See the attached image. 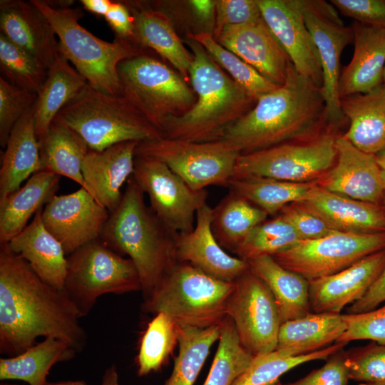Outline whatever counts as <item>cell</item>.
<instances>
[{
	"label": "cell",
	"mask_w": 385,
	"mask_h": 385,
	"mask_svg": "<svg viewBox=\"0 0 385 385\" xmlns=\"http://www.w3.org/2000/svg\"><path fill=\"white\" fill-rule=\"evenodd\" d=\"M240 154L221 140L194 142L164 137L139 142L135 150V155L163 163L197 190L210 185L227 187Z\"/></svg>",
	"instance_id": "11"
},
{
	"label": "cell",
	"mask_w": 385,
	"mask_h": 385,
	"mask_svg": "<svg viewBox=\"0 0 385 385\" xmlns=\"http://www.w3.org/2000/svg\"><path fill=\"white\" fill-rule=\"evenodd\" d=\"M315 182L294 183L281 180L248 177L231 179L228 188L256 206L273 215L286 205L301 202L309 195Z\"/></svg>",
	"instance_id": "37"
},
{
	"label": "cell",
	"mask_w": 385,
	"mask_h": 385,
	"mask_svg": "<svg viewBox=\"0 0 385 385\" xmlns=\"http://www.w3.org/2000/svg\"><path fill=\"white\" fill-rule=\"evenodd\" d=\"M84 381H57V382H51L47 381L45 385H83L84 384Z\"/></svg>",
	"instance_id": "58"
},
{
	"label": "cell",
	"mask_w": 385,
	"mask_h": 385,
	"mask_svg": "<svg viewBox=\"0 0 385 385\" xmlns=\"http://www.w3.org/2000/svg\"><path fill=\"white\" fill-rule=\"evenodd\" d=\"M267 216L265 211L230 190L213 208L212 232L225 250L234 253L250 232L267 220Z\"/></svg>",
	"instance_id": "36"
},
{
	"label": "cell",
	"mask_w": 385,
	"mask_h": 385,
	"mask_svg": "<svg viewBox=\"0 0 385 385\" xmlns=\"http://www.w3.org/2000/svg\"><path fill=\"white\" fill-rule=\"evenodd\" d=\"M227 313L240 342L252 356L276 349L281 320L267 284L249 269L234 282Z\"/></svg>",
	"instance_id": "14"
},
{
	"label": "cell",
	"mask_w": 385,
	"mask_h": 385,
	"mask_svg": "<svg viewBox=\"0 0 385 385\" xmlns=\"http://www.w3.org/2000/svg\"><path fill=\"white\" fill-rule=\"evenodd\" d=\"M104 18L115 34L116 40L137 46L135 43L134 19L130 10L123 1H113Z\"/></svg>",
	"instance_id": "52"
},
{
	"label": "cell",
	"mask_w": 385,
	"mask_h": 385,
	"mask_svg": "<svg viewBox=\"0 0 385 385\" xmlns=\"http://www.w3.org/2000/svg\"><path fill=\"white\" fill-rule=\"evenodd\" d=\"M88 86L87 80L59 53L48 69L46 80L33 106L38 140L46 134L58 113Z\"/></svg>",
	"instance_id": "33"
},
{
	"label": "cell",
	"mask_w": 385,
	"mask_h": 385,
	"mask_svg": "<svg viewBox=\"0 0 385 385\" xmlns=\"http://www.w3.org/2000/svg\"><path fill=\"white\" fill-rule=\"evenodd\" d=\"M346 329L343 314L311 312L281 324L275 350L292 356L311 354L337 342Z\"/></svg>",
	"instance_id": "31"
},
{
	"label": "cell",
	"mask_w": 385,
	"mask_h": 385,
	"mask_svg": "<svg viewBox=\"0 0 385 385\" xmlns=\"http://www.w3.org/2000/svg\"><path fill=\"white\" fill-rule=\"evenodd\" d=\"M332 5L324 1L304 0V16L319 52L322 72L320 90L325 103L326 121L330 127H336L345 118L339 92L340 57L353 40V34L351 27L343 24Z\"/></svg>",
	"instance_id": "15"
},
{
	"label": "cell",
	"mask_w": 385,
	"mask_h": 385,
	"mask_svg": "<svg viewBox=\"0 0 385 385\" xmlns=\"http://www.w3.org/2000/svg\"><path fill=\"white\" fill-rule=\"evenodd\" d=\"M185 43L192 51L189 78L197 99L187 112L165 122L163 137L194 142L218 140L256 101L198 42L188 38Z\"/></svg>",
	"instance_id": "4"
},
{
	"label": "cell",
	"mask_w": 385,
	"mask_h": 385,
	"mask_svg": "<svg viewBox=\"0 0 385 385\" xmlns=\"http://www.w3.org/2000/svg\"><path fill=\"white\" fill-rule=\"evenodd\" d=\"M77 351L63 341L44 338L21 354L0 359V380L45 385L53 366L72 359Z\"/></svg>",
	"instance_id": "35"
},
{
	"label": "cell",
	"mask_w": 385,
	"mask_h": 385,
	"mask_svg": "<svg viewBox=\"0 0 385 385\" xmlns=\"http://www.w3.org/2000/svg\"><path fill=\"white\" fill-rule=\"evenodd\" d=\"M257 225L234 254L245 261L272 256L295 245L301 240L292 225L279 213Z\"/></svg>",
	"instance_id": "43"
},
{
	"label": "cell",
	"mask_w": 385,
	"mask_h": 385,
	"mask_svg": "<svg viewBox=\"0 0 385 385\" xmlns=\"http://www.w3.org/2000/svg\"><path fill=\"white\" fill-rule=\"evenodd\" d=\"M385 302V267L366 293L346 309V314H359L373 310Z\"/></svg>",
	"instance_id": "53"
},
{
	"label": "cell",
	"mask_w": 385,
	"mask_h": 385,
	"mask_svg": "<svg viewBox=\"0 0 385 385\" xmlns=\"http://www.w3.org/2000/svg\"><path fill=\"white\" fill-rule=\"evenodd\" d=\"M216 41L277 85L284 83L292 61L263 19L225 27Z\"/></svg>",
	"instance_id": "19"
},
{
	"label": "cell",
	"mask_w": 385,
	"mask_h": 385,
	"mask_svg": "<svg viewBox=\"0 0 385 385\" xmlns=\"http://www.w3.org/2000/svg\"><path fill=\"white\" fill-rule=\"evenodd\" d=\"M349 380L346 351L343 348L330 355L320 368L285 385H348Z\"/></svg>",
	"instance_id": "50"
},
{
	"label": "cell",
	"mask_w": 385,
	"mask_h": 385,
	"mask_svg": "<svg viewBox=\"0 0 385 385\" xmlns=\"http://www.w3.org/2000/svg\"><path fill=\"white\" fill-rule=\"evenodd\" d=\"M38 144L40 170L66 177L86 188L82 165L90 149L73 129L55 118Z\"/></svg>",
	"instance_id": "34"
},
{
	"label": "cell",
	"mask_w": 385,
	"mask_h": 385,
	"mask_svg": "<svg viewBox=\"0 0 385 385\" xmlns=\"http://www.w3.org/2000/svg\"><path fill=\"white\" fill-rule=\"evenodd\" d=\"M257 3L263 20L296 71L321 88V63L304 21V0H257Z\"/></svg>",
	"instance_id": "17"
},
{
	"label": "cell",
	"mask_w": 385,
	"mask_h": 385,
	"mask_svg": "<svg viewBox=\"0 0 385 385\" xmlns=\"http://www.w3.org/2000/svg\"><path fill=\"white\" fill-rule=\"evenodd\" d=\"M33 106L14 126L5 147L0 168V202L40 170L39 144Z\"/></svg>",
	"instance_id": "29"
},
{
	"label": "cell",
	"mask_w": 385,
	"mask_h": 385,
	"mask_svg": "<svg viewBox=\"0 0 385 385\" xmlns=\"http://www.w3.org/2000/svg\"><path fill=\"white\" fill-rule=\"evenodd\" d=\"M48 19L58 41V51L93 88L120 95L118 66L123 60L143 53L133 43L103 41L79 24L82 11L71 6L55 8L43 0H31Z\"/></svg>",
	"instance_id": "5"
},
{
	"label": "cell",
	"mask_w": 385,
	"mask_h": 385,
	"mask_svg": "<svg viewBox=\"0 0 385 385\" xmlns=\"http://www.w3.org/2000/svg\"><path fill=\"white\" fill-rule=\"evenodd\" d=\"M349 126L343 136L359 150L376 155L385 149V84L340 99Z\"/></svg>",
	"instance_id": "27"
},
{
	"label": "cell",
	"mask_w": 385,
	"mask_h": 385,
	"mask_svg": "<svg viewBox=\"0 0 385 385\" xmlns=\"http://www.w3.org/2000/svg\"><path fill=\"white\" fill-rule=\"evenodd\" d=\"M83 385H88L86 382H84V384Z\"/></svg>",
	"instance_id": "63"
},
{
	"label": "cell",
	"mask_w": 385,
	"mask_h": 385,
	"mask_svg": "<svg viewBox=\"0 0 385 385\" xmlns=\"http://www.w3.org/2000/svg\"><path fill=\"white\" fill-rule=\"evenodd\" d=\"M132 176L170 230L183 234L193 230L197 210L207 203L205 189H192L165 164L145 156L135 155Z\"/></svg>",
	"instance_id": "13"
},
{
	"label": "cell",
	"mask_w": 385,
	"mask_h": 385,
	"mask_svg": "<svg viewBox=\"0 0 385 385\" xmlns=\"http://www.w3.org/2000/svg\"><path fill=\"white\" fill-rule=\"evenodd\" d=\"M327 123L317 86L291 66L284 84L260 97L251 110L230 125L219 140L242 153L314 138Z\"/></svg>",
	"instance_id": "2"
},
{
	"label": "cell",
	"mask_w": 385,
	"mask_h": 385,
	"mask_svg": "<svg viewBox=\"0 0 385 385\" xmlns=\"http://www.w3.org/2000/svg\"><path fill=\"white\" fill-rule=\"evenodd\" d=\"M0 385H19V384L11 383L9 381H4L0 383Z\"/></svg>",
	"instance_id": "60"
},
{
	"label": "cell",
	"mask_w": 385,
	"mask_h": 385,
	"mask_svg": "<svg viewBox=\"0 0 385 385\" xmlns=\"http://www.w3.org/2000/svg\"><path fill=\"white\" fill-rule=\"evenodd\" d=\"M346 329L337 342L370 340L385 344V304L359 314H343Z\"/></svg>",
	"instance_id": "47"
},
{
	"label": "cell",
	"mask_w": 385,
	"mask_h": 385,
	"mask_svg": "<svg viewBox=\"0 0 385 385\" xmlns=\"http://www.w3.org/2000/svg\"><path fill=\"white\" fill-rule=\"evenodd\" d=\"M118 73L120 94L161 132L168 119L195 103L193 89L181 76L143 52L120 62Z\"/></svg>",
	"instance_id": "8"
},
{
	"label": "cell",
	"mask_w": 385,
	"mask_h": 385,
	"mask_svg": "<svg viewBox=\"0 0 385 385\" xmlns=\"http://www.w3.org/2000/svg\"><path fill=\"white\" fill-rule=\"evenodd\" d=\"M213 208L207 203L197 212L193 230L178 234L175 242L178 262H186L225 282H235L249 269L247 261L227 254L213 235Z\"/></svg>",
	"instance_id": "20"
},
{
	"label": "cell",
	"mask_w": 385,
	"mask_h": 385,
	"mask_svg": "<svg viewBox=\"0 0 385 385\" xmlns=\"http://www.w3.org/2000/svg\"><path fill=\"white\" fill-rule=\"evenodd\" d=\"M42 210L43 207L39 209L31 222L7 245L43 282L64 290L67 256L61 244L45 227Z\"/></svg>",
	"instance_id": "26"
},
{
	"label": "cell",
	"mask_w": 385,
	"mask_h": 385,
	"mask_svg": "<svg viewBox=\"0 0 385 385\" xmlns=\"http://www.w3.org/2000/svg\"><path fill=\"white\" fill-rule=\"evenodd\" d=\"M1 33L48 70L59 55L57 35L46 16L31 1H0Z\"/></svg>",
	"instance_id": "22"
},
{
	"label": "cell",
	"mask_w": 385,
	"mask_h": 385,
	"mask_svg": "<svg viewBox=\"0 0 385 385\" xmlns=\"http://www.w3.org/2000/svg\"><path fill=\"white\" fill-rule=\"evenodd\" d=\"M113 1L111 0H81L83 8L92 14L105 16L108 12Z\"/></svg>",
	"instance_id": "55"
},
{
	"label": "cell",
	"mask_w": 385,
	"mask_h": 385,
	"mask_svg": "<svg viewBox=\"0 0 385 385\" xmlns=\"http://www.w3.org/2000/svg\"><path fill=\"white\" fill-rule=\"evenodd\" d=\"M333 166L316 181L319 187L354 200L384 205L380 168L374 155L354 146L343 135L336 139Z\"/></svg>",
	"instance_id": "18"
},
{
	"label": "cell",
	"mask_w": 385,
	"mask_h": 385,
	"mask_svg": "<svg viewBox=\"0 0 385 385\" xmlns=\"http://www.w3.org/2000/svg\"><path fill=\"white\" fill-rule=\"evenodd\" d=\"M134 19L135 43L153 49L168 60L186 81L192 55L185 47L169 18L162 11L142 3L123 1Z\"/></svg>",
	"instance_id": "28"
},
{
	"label": "cell",
	"mask_w": 385,
	"mask_h": 385,
	"mask_svg": "<svg viewBox=\"0 0 385 385\" xmlns=\"http://www.w3.org/2000/svg\"><path fill=\"white\" fill-rule=\"evenodd\" d=\"M253 357L241 344L234 322L227 316L220 324L217 349L203 385H232Z\"/></svg>",
	"instance_id": "42"
},
{
	"label": "cell",
	"mask_w": 385,
	"mask_h": 385,
	"mask_svg": "<svg viewBox=\"0 0 385 385\" xmlns=\"http://www.w3.org/2000/svg\"><path fill=\"white\" fill-rule=\"evenodd\" d=\"M101 385H119L118 374L114 365L105 371Z\"/></svg>",
	"instance_id": "56"
},
{
	"label": "cell",
	"mask_w": 385,
	"mask_h": 385,
	"mask_svg": "<svg viewBox=\"0 0 385 385\" xmlns=\"http://www.w3.org/2000/svg\"><path fill=\"white\" fill-rule=\"evenodd\" d=\"M359 385H385V383L382 382H363Z\"/></svg>",
	"instance_id": "59"
},
{
	"label": "cell",
	"mask_w": 385,
	"mask_h": 385,
	"mask_svg": "<svg viewBox=\"0 0 385 385\" xmlns=\"http://www.w3.org/2000/svg\"><path fill=\"white\" fill-rule=\"evenodd\" d=\"M234 282L212 277L186 262H178L145 297L143 309L163 312L179 326L205 329L227 317Z\"/></svg>",
	"instance_id": "6"
},
{
	"label": "cell",
	"mask_w": 385,
	"mask_h": 385,
	"mask_svg": "<svg viewBox=\"0 0 385 385\" xmlns=\"http://www.w3.org/2000/svg\"><path fill=\"white\" fill-rule=\"evenodd\" d=\"M279 213L292 225L301 240H314L337 232L299 202L284 206Z\"/></svg>",
	"instance_id": "49"
},
{
	"label": "cell",
	"mask_w": 385,
	"mask_h": 385,
	"mask_svg": "<svg viewBox=\"0 0 385 385\" xmlns=\"http://www.w3.org/2000/svg\"><path fill=\"white\" fill-rule=\"evenodd\" d=\"M342 15L355 21L385 29V0H332Z\"/></svg>",
	"instance_id": "51"
},
{
	"label": "cell",
	"mask_w": 385,
	"mask_h": 385,
	"mask_svg": "<svg viewBox=\"0 0 385 385\" xmlns=\"http://www.w3.org/2000/svg\"><path fill=\"white\" fill-rule=\"evenodd\" d=\"M334 231L352 233L385 232V206L354 200L319 185L299 202Z\"/></svg>",
	"instance_id": "25"
},
{
	"label": "cell",
	"mask_w": 385,
	"mask_h": 385,
	"mask_svg": "<svg viewBox=\"0 0 385 385\" xmlns=\"http://www.w3.org/2000/svg\"><path fill=\"white\" fill-rule=\"evenodd\" d=\"M273 385H282V383L278 381L277 382H276L275 384H274Z\"/></svg>",
	"instance_id": "62"
},
{
	"label": "cell",
	"mask_w": 385,
	"mask_h": 385,
	"mask_svg": "<svg viewBox=\"0 0 385 385\" xmlns=\"http://www.w3.org/2000/svg\"><path fill=\"white\" fill-rule=\"evenodd\" d=\"M384 249L385 232H334L319 238L300 240L272 257L284 268L311 281L339 272Z\"/></svg>",
	"instance_id": "12"
},
{
	"label": "cell",
	"mask_w": 385,
	"mask_h": 385,
	"mask_svg": "<svg viewBox=\"0 0 385 385\" xmlns=\"http://www.w3.org/2000/svg\"><path fill=\"white\" fill-rule=\"evenodd\" d=\"M384 267L385 249L339 272L309 281L311 312L342 314L366 293Z\"/></svg>",
	"instance_id": "21"
},
{
	"label": "cell",
	"mask_w": 385,
	"mask_h": 385,
	"mask_svg": "<svg viewBox=\"0 0 385 385\" xmlns=\"http://www.w3.org/2000/svg\"><path fill=\"white\" fill-rule=\"evenodd\" d=\"M110 212L84 188L55 195L43 208L47 230L61 244L66 256L100 237Z\"/></svg>",
	"instance_id": "16"
},
{
	"label": "cell",
	"mask_w": 385,
	"mask_h": 385,
	"mask_svg": "<svg viewBox=\"0 0 385 385\" xmlns=\"http://www.w3.org/2000/svg\"><path fill=\"white\" fill-rule=\"evenodd\" d=\"M48 71L36 58L0 34L1 78L14 86L38 95L46 80Z\"/></svg>",
	"instance_id": "44"
},
{
	"label": "cell",
	"mask_w": 385,
	"mask_h": 385,
	"mask_svg": "<svg viewBox=\"0 0 385 385\" xmlns=\"http://www.w3.org/2000/svg\"><path fill=\"white\" fill-rule=\"evenodd\" d=\"M81 317L64 290L43 282L7 243L0 244L1 354H21L40 337L81 351L86 340Z\"/></svg>",
	"instance_id": "1"
},
{
	"label": "cell",
	"mask_w": 385,
	"mask_h": 385,
	"mask_svg": "<svg viewBox=\"0 0 385 385\" xmlns=\"http://www.w3.org/2000/svg\"><path fill=\"white\" fill-rule=\"evenodd\" d=\"M350 379L385 383V344L371 342L346 351Z\"/></svg>",
	"instance_id": "45"
},
{
	"label": "cell",
	"mask_w": 385,
	"mask_h": 385,
	"mask_svg": "<svg viewBox=\"0 0 385 385\" xmlns=\"http://www.w3.org/2000/svg\"><path fill=\"white\" fill-rule=\"evenodd\" d=\"M190 8L197 17L206 24L214 23L216 15V1L191 0L188 1Z\"/></svg>",
	"instance_id": "54"
},
{
	"label": "cell",
	"mask_w": 385,
	"mask_h": 385,
	"mask_svg": "<svg viewBox=\"0 0 385 385\" xmlns=\"http://www.w3.org/2000/svg\"><path fill=\"white\" fill-rule=\"evenodd\" d=\"M141 290L138 270L129 257L118 254L100 238L67 256L64 292L82 317L105 294Z\"/></svg>",
	"instance_id": "9"
},
{
	"label": "cell",
	"mask_w": 385,
	"mask_h": 385,
	"mask_svg": "<svg viewBox=\"0 0 385 385\" xmlns=\"http://www.w3.org/2000/svg\"><path fill=\"white\" fill-rule=\"evenodd\" d=\"M178 235L164 225L145 204L143 191L131 176L99 238L133 261L140 277L141 291L146 297L178 263Z\"/></svg>",
	"instance_id": "3"
},
{
	"label": "cell",
	"mask_w": 385,
	"mask_h": 385,
	"mask_svg": "<svg viewBox=\"0 0 385 385\" xmlns=\"http://www.w3.org/2000/svg\"><path fill=\"white\" fill-rule=\"evenodd\" d=\"M179 327V351L165 385H192L220 335V324L205 329Z\"/></svg>",
	"instance_id": "38"
},
{
	"label": "cell",
	"mask_w": 385,
	"mask_h": 385,
	"mask_svg": "<svg viewBox=\"0 0 385 385\" xmlns=\"http://www.w3.org/2000/svg\"><path fill=\"white\" fill-rule=\"evenodd\" d=\"M179 325L168 314L159 312L142 335L136 358L138 374L145 376L159 371L178 344Z\"/></svg>",
	"instance_id": "40"
},
{
	"label": "cell",
	"mask_w": 385,
	"mask_h": 385,
	"mask_svg": "<svg viewBox=\"0 0 385 385\" xmlns=\"http://www.w3.org/2000/svg\"><path fill=\"white\" fill-rule=\"evenodd\" d=\"M262 19L257 0H217L212 36L216 40L226 26L251 24Z\"/></svg>",
	"instance_id": "48"
},
{
	"label": "cell",
	"mask_w": 385,
	"mask_h": 385,
	"mask_svg": "<svg viewBox=\"0 0 385 385\" xmlns=\"http://www.w3.org/2000/svg\"><path fill=\"white\" fill-rule=\"evenodd\" d=\"M351 27L354 50L351 61L340 74V99L369 93L383 83L385 29L355 21Z\"/></svg>",
	"instance_id": "24"
},
{
	"label": "cell",
	"mask_w": 385,
	"mask_h": 385,
	"mask_svg": "<svg viewBox=\"0 0 385 385\" xmlns=\"http://www.w3.org/2000/svg\"><path fill=\"white\" fill-rule=\"evenodd\" d=\"M346 344L336 342L322 350L300 356H292L279 350L258 354L232 385H273L292 369L306 362L327 359Z\"/></svg>",
	"instance_id": "39"
},
{
	"label": "cell",
	"mask_w": 385,
	"mask_h": 385,
	"mask_svg": "<svg viewBox=\"0 0 385 385\" xmlns=\"http://www.w3.org/2000/svg\"><path fill=\"white\" fill-rule=\"evenodd\" d=\"M383 83L385 84V67H384V73H383Z\"/></svg>",
	"instance_id": "61"
},
{
	"label": "cell",
	"mask_w": 385,
	"mask_h": 385,
	"mask_svg": "<svg viewBox=\"0 0 385 385\" xmlns=\"http://www.w3.org/2000/svg\"><path fill=\"white\" fill-rule=\"evenodd\" d=\"M247 262L252 272L270 289L282 324L311 312L307 279L284 268L270 255L260 256Z\"/></svg>",
	"instance_id": "32"
},
{
	"label": "cell",
	"mask_w": 385,
	"mask_h": 385,
	"mask_svg": "<svg viewBox=\"0 0 385 385\" xmlns=\"http://www.w3.org/2000/svg\"><path fill=\"white\" fill-rule=\"evenodd\" d=\"M138 143L125 141L100 151L89 150L83 160L85 189L110 212L119 205L121 188L133 175Z\"/></svg>",
	"instance_id": "23"
},
{
	"label": "cell",
	"mask_w": 385,
	"mask_h": 385,
	"mask_svg": "<svg viewBox=\"0 0 385 385\" xmlns=\"http://www.w3.org/2000/svg\"><path fill=\"white\" fill-rule=\"evenodd\" d=\"M59 184V175L39 170L0 202V244L9 242L24 230L30 218L56 195Z\"/></svg>",
	"instance_id": "30"
},
{
	"label": "cell",
	"mask_w": 385,
	"mask_h": 385,
	"mask_svg": "<svg viewBox=\"0 0 385 385\" xmlns=\"http://www.w3.org/2000/svg\"><path fill=\"white\" fill-rule=\"evenodd\" d=\"M55 118L73 129L92 150L125 141L163 137L161 130L123 96L106 93L89 85Z\"/></svg>",
	"instance_id": "7"
},
{
	"label": "cell",
	"mask_w": 385,
	"mask_h": 385,
	"mask_svg": "<svg viewBox=\"0 0 385 385\" xmlns=\"http://www.w3.org/2000/svg\"><path fill=\"white\" fill-rule=\"evenodd\" d=\"M376 161L378 163V165L380 168L381 173V178L384 185V205L385 206V149L382 150L381 152L379 153L378 154L375 155Z\"/></svg>",
	"instance_id": "57"
},
{
	"label": "cell",
	"mask_w": 385,
	"mask_h": 385,
	"mask_svg": "<svg viewBox=\"0 0 385 385\" xmlns=\"http://www.w3.org/2000/svg\"><path fill=\"white\" fill-rule=\"evenodd\" d=\"M337 137L326 130L309 139L242 153L232 179L260 177L294 183L315 182L334 164Z\"/></svg>",
	"instance_id": "10"
},
{
	"label": "cell",
	"mask_w": 385,
	"mask_h": 385,
	"mask_svg": "<svg viewBox=\"0 0 385 385\" xmlns=\"http://www.w3.org/2000/svg\"><path fill=\"white\" fill-rule=\"evenodd\" d=\"M187 38L198 42L210 56L255 101L264 94L279 86L265 78L252 66L221 46L214 38L211 32L188 34Z\"/></svg>",
	"instance_id": "41"
},
{
	"label": "cell",
	"mask_w": 385,
	"mask_h": 385,
	"mask_svg": "<svg viewBox=\"0 0 385 385\" xmlns=\"http://www.w3.org/2000/svg\"><path fill=\"white\" fill-rule=\"evenodd\" d=\"M37 96L0 77V145L2 148H5L12 128L32 108Z\"/></svg>",
	"instance_id": "46"
}]
</instances>
